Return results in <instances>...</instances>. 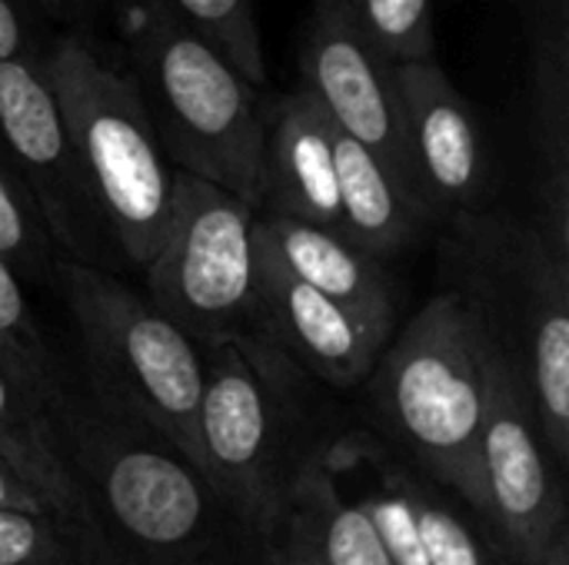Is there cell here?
<instances>
[{
    "label": "cell",
    "instance_id": "1",
    "mask_svg": "<svg viewBox=\"0 0 569 565\" xmlns=\"http://www.w3.org/2000/svg\"><path fill=\"white\" fill-rule=\"evenodd\" d=\"M100 536L133 565H270L263 543L190 456L63 376L47 410Z\"/></svg>",
    "mask_w": 569,
    "mask_h": 565
},
{
    "label": "cell",
    "instance_id": "2",
    "mask_svg": "<svg viewBox=\"0 0 569 565\" xmlns=\"http://www.w3.org/2000/svg\"><path fill=\"white\" fill-rule=\"evenodd\" d=\"M200 350L197 466L267 549L297 480L343 426L320 406L317 380L260 336L240 330Z\"/></svg>",
    "mask_w": 569,
    "mask_h": 565
},
{
    "label": "cell",
    "instance_id": "3",
    "mask_svg": "<svg viewBox=\"0 0 569 565\" xmlns=\"http://www.w3.org/2000/svg\"><path fill=\"white\" fill-rule=\"evenodd\" d=\"M367 430L407 466L487 513L480 430L487 410V326L443 290L383 346L363 380Z\"/></svg>",
    "mask_w": 569,
    "mask_h": 565
},
{
    "label": "cell",
    "instance_id": "4",
    "mask_svg": "<svg viewBox=\"0 0 569 565\" xmlns=\"http://www.w3.org/2000/svg\"><path fill=\"white\" fill-rule=\"evenodd\" d=\"M133 87L177 170L260 203L263 123L253 83L163 0H127Z\"/></svg>",
    "mask_w": 569,
    "mask_h": 565
},
{
    "label": "cell",
    "instance_id": "5",
    "mask_svg": "<svg viewBox=\"0 0 569 565\" xmlns=\"http://www.w3.org/2000/svg\"><path fill=\"white\" fill-rule=\"evenodd\" d=\"M450 263L460 293L487 333L523 370L540 433L569 470V253L540 223L453 213Z\"/></svg>",
    "mask_w": 569,
    "mask_h": 565
},
{
    "label": "cell",
    "instance_id": "6",
    "mask_svg": "<svg viewBox=\"0 0 569 565\" xmlns=\"http://www.w3.org/2000/svg\"><path fill=\"white\" fill-rule=\"evenodd\" d=\"M43 70L120 256L143 266L167 230L177 167L140 90L77 33L53 43Z\"/></svg>",
    "mask_w": 569,
    "mask_h": 565
},
{
    "label": "cell",
    "instance_id": "7",
    "mask_svg": "<svg viewBox=\"0 0 569 565\" xmlns=\"http://www.w3.org/2000/svg\"><path fill=\"white\" fill-rule=\"evenodd\" d=\"M57 286L83 346V380L197 463L200 343L110 270L60 260Z\"/></svg>",
    "mask_w": 569,
    "mask_h": 565
},
{
    "label": "cell",
    "instance_id": "8",
    "mask_svg": "<svg viewBox=\"0 0 569 565\" xmlns=\"http://www.w3.org/2000/svg\"><path fill=\"white\" fill-rule=\"evenodd\" d=\"M257 206L177 170L167 230L143 263L147 300L200 346L247 330L257 270Z\"/></svg>",
    "mask_w": 569,
    "mask_h": 565
},
{
    "label": "cell",
    "instance_id": "9",
    "mask_svg": "<svg viewBox=\"0 0 569 565\" xmlns=\"http://www.w3.org/2000/svg\"><path fill=\"white\" fill-rule=\"evenodd\" d=\"M487 519L513 565H540L569 519L567 473L557 466L520 363L487 333V410L480 430Z\"/></svg>",
    "mask_w": 569,
    "mask_h": 565
},
{
    "label": "cell",
    "instance_id": "10",
    "mask_svg": "<svg viewBox=\"0 0 569 565\" xmlns=\"http://www.w3.org/2000/svg\"><path fill=\"white\" fill-rule=\"evenodd\" d=\"M0 140L30 186L60 256L113 270L120 250L63 127L40 53L0 60Z\"/></svg>",
    "mask_w": 569,
    "mask_h": 565
},
{
    "label": "cell",
    "instance_id": "11",
    "mask_svg": "<svg viewBox=\"0 0 569 565\" xmlns=\"http://www.w3.org/2000/svg\"><path fill=\"white\" fill-rule=\"evenodd\" d=\"M253 233L257 270L247 333L280 350L290 363L330 390L363 386L393 333L367 323L337 300L307 286L287 270V263L273 253L257 226Z\"/></svg>",
    "mask_w": 569,
    "mask_h": 565
},
{
    "label": "cell",
    "instance_id": "12",
    "mask_svg": "<svg viewBox=\"0 0 569 565\" xmlns=\"http://www.w3.org/2000/svg\"><path fill=\"white\" fill-rule=\"evenodd\" d=\"M300 77L333 127L387 160L417 196L400 133L393 63L363 37L343 0L313 3L300 47Z\"/></svg>",
    "mask_w": 569,
    "mask_h": 565
},
{
    "label": "cell",
    "instance_id": "13",
    "mask_svg": "<svg viewBox=\"0 0 569 565\" xmlns=\"http://www.w3.org/2000/svg\"><path fill=\"white\" fill-rule=\"evenodd\" d=\"M393 83L420 203L430 216L473 210L487 193L490 163L470 103L433 57L393 63Z\"/></svg>",
    "mask_w": 569,
    "mask_h": 565
},
{
    "label": "cell",
    "instance_id": "14",
    "mask_svg": "<svg viewBox=\"0 0 569 565\" xmlns=\"http://www.w3.org/2000/svg\"><path fill=\"white\" fill-rule=\"evenodd\" d=\"M260 200L270 203V213L343 233L333 123L303 87L280 100L263 130Z\"/></svg>",
    "mask_w": 569,
    "mask_h": 565
},
{
    "label": "cell",
    "instance_id": "15",
    "mask_svg": "<svg viewBox=\"0 0 569 565\" xmlns=\"http://www.w3.org/2000/svg\"><path fill=\"white\" fill-rule=\"evenodd\" d=\"M267 563L390 565L367 509L333 480L323 453L297 480L270 536Z\"/></svg>",
    "mask_w": 569,
    "mask_h": 565
},
{
    "label": "cell",
    "instance_id": "16",
    "mask_svg": "<svg viewBox=\"0 0 569 565\" xmlns=\"http://www.w3.org/2000/svg\"><path fill=\"white\" fill-rule=\"evenodd\" d=\"M257 230L293 276H300L317 293L337 300L350 313L363 316L367 323L393 333L397 293L390 286L383 260L357 246L347 233L280 213H257Z\"/></svg>",
    "mask_w": 569,
    "mask_h": 565
},
{
    "label": "cell",
    "instance_id": "17",
    "mask_svg": "<svg viewBox=\"0 0 569 565\" xmlns=\"http://www.w3.org/2000/svg\"><path fill=\"white\" fill-rule=\"evenodd\" d=\"M333 163L343 233L377 260H390L407 250L417 230L430 220L427 206L410 193V186L387 167V160H380L370 147L337 127Z\"/></svg>",
    "mask_w": 569,
    "mask_h": 565
},
{
    "label": "cell",
    "instance_id": "18",
    "mask_svg": "<svg viewBox=\"0 0 569 565\" xmlns=\"http://www.w3.org/2000/svg\"><path fill=\"white\" fill-rule=\"evenodd\" d=\"M0 456L43 500L50 516L77 539H93L97 523L87 496L70 473L47 410L0 363Z\"/></svg>",
    "mask_w": 569,
    "mask_h": 565
},
{
    "label": "cell",
    "instance_id": "19",
    "mask_svg": "<svg viewBox=\"0 0 569 565\" xmlns=\"http://www.w3.org/2000/svg\"><path fill=\"white\" fill-rule=\"evenodd\" d=\"M540 230L569 253V47L563 23L550 30L537 60Z\"/></svg>",
    "mask_w": 569,
    "mask_h": 565
},
{
    "label": "cell",
    "instance_id": "20",
    "mask_svg": "<svg viewBox=\"0 0 569 565\" xmlns=\"http://www.w3.org/2000/svg\"><path fill=\"white\" fill-rule=\"evenodd\" d=\"M407 496L427 565H513L487 513L460 493L407 466Z\"/></svg>",
    "mask_w": 569,
    "mask_h": 565
},
{
    "label": "cell",
    "instance_id": "21",
    "mask_svg": "<svg viewBox=\"0 0 569 565\" xmlns=\"http://www.w3.org/2000/svg\"><path fill=\"white\" fill-rule=\"evenodd\" d=\"M0 363L43 410H50L63 383V370L57 366L40 323L27 306L20 276L3 256H0Z\"/></svg>",
    "mask_w": 569,
    "mask_h": 565
},
{
    "label": "cell",
    "instance_id": "22",
    "mask_svg": "<svg viewBox=\"0 0 569 565\" xmlns=\"http://www.w3.org/2000/svg\"><path fill=\"white\" fill-rule=\"evenodd\" d=\"M0 256L13 266L20 280H37V283L57 280V266L63 260L3 140H0Z\"/></svg>",
    "mask_w": 569,
    "mask_h": 565
},
{
    "label": "cell",
    "instance_id": "23",
    "mask_svg": "<svg viewBox=\"0 0 569 565\" xmlns=\"http://www.w3.org/2000/svg\"><path fill=\"white\" fill-rule=\"evenodd\" d=\"M197 33H203L253 87L267 83L263 40L253 0H163Z\"/></svg>",
    "mask_w": 569,
    "mask_h": 565
},
{
    "label": "cell",
    "instance_id": "24",
    "mask_svg": "<svg viewBox=\"0 0 569 565\" xmlns=\"http://www.w3.org/2000/svg\"><path fill=\"white\" fill-rule=\"evenodd\" d=\"M363 37L390 60L433 57V0H343Z\"/></svg>",
    "mask_w": 569,
    "mask_h": 565
},
{
    "label": "cell",
    "instance_id": "25",
    "mask_svg": "<svg viewBox=\"0 0 569 565\" xmlns=\"http://www.w3.org/2000/svg\"><path fill=\"white\" fill-rule=\"evenodd\" d=\"M87 543L50 513L0 509V565H83Z\"/></svg>",
    "mask_w": 569,
    "mask_h": 565
},
{
    "label": "cell",
    "instance_id": "26",
    "mask_svg": "<svg viewBox=\"0 0 569 565\" xmlns=\"http://www.w3.org/2000/svg\"><path fill=\"white\" fill-rule=\"evenodd\" d=\"M27 0H0V60L30 57L27 53Z\"/></svg>",
    "mask_w": 569,
    "mask_h": 565
},
{
    "label": "cell",
    "instance_id": "27",
    "mask_svg": "<svg viewBox=\"0 0 569 565\" xmlns=\"http://www.w3.org/2000/svg\"><path fill=\"white\" fill-rule=\"evenodd\" d=\"M0 509H23V513H50L43 500L27 486V480L0 456Z\"/></svg>",
    "mask_w": 569,
    "mask_h": 565
},
{
    "label": "cell",
    "instance_id": "28",
    "mask_svg": "<svg viewBox=\"0 0 569 565\" xmlns=\"http://www.w3.org/2000/svg\"><path fill=\"white\" fill-rule=\"evenodd\" d=\"M83 565H133L127 563L103 536H100V529H97V536L87 543V549H83Z\"/></svg>",
    "mask_w": 569,
    "mask_h": 565
},
{
    "label": "cell",
    "instance_id": "29",
    "mask_svg": "<svg viewBox=\"0 0 569 565\" xmlns=\"http://www.w3.org/2000/svg\"><path fill=\"white\" fill-rule=\"evenodd\" d=\"M33 3H40L47 13L60 20H83L97 7V0H33Z\"/></svg>",
    "mask_w": 569,
    "mask_h": 565
},
{
    "label": "cell",
    "instance_id": "30",
    "mask_svg": "<svg viewBox=\"0 0 569 565\" xmlns=\"http://www.w3.org/2000/svg\"><path fill=\"white\" fill-rule=\"evenodd\" d=\"M540 565H569V519L553 533V539L547 546V556L540 559Z\"/></svg>",
    "mask_w": 569,
    "mask_h": 565
},
{
    "label": "cell",
    "instance_id": "31",
    "mask_svg": "<svg viewBox=\"0 0 569 565\" xmlns=\"http://www.w3.org/2000/svg\"><path fill=\"white\" fill-rule=\"evenodd\" d=\"M270 565H297V563H270Z\"/></svg>",
    "mask_w": 569,
    "mask_h": 565
}]
</instances>
